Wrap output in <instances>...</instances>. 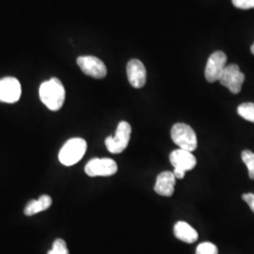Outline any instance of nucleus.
<instances>
[{
  "mask_svg": "<svg viewBox=\"0 0 254 254\" xmlns=\"http://www.w3.org/2000/svg\"><path fill=\"white\" fill-rule=\"evenodd\" d=\"M40 99L47 109L58 111L63 108L65 101V89L60 79L52 77L40 87Z\"/></svg>",
  "mask_w": 254,
  "mask_h": 254,
  "instance_id": "1",
  "label": "nucleus"
},
{
  "mask_svg": "<svg viewBox=\"0 0 254 254\" xmlns=\"http://www.w3.org/2000/svg\"><path fill=\"white\" fill-rule=\"evenodd\" d=\"M87 142L80 137H74L69 139L59 154L60 162L64 166H73L79 162L86 153Z\"/></svg>",
  "mask_w": 254,
  "mask_h": 254,
  "instance_id": "2",
  "label": "nucleus"
},
{
  "mask_svg": "<svg viewBox=\"0 0 254 254\" xmlns=\"http://www.w3.org/2000/svg\"><path fill=\"white\" fill-rule=\"evenodd\" d=\"M171 136L173 142L180 149L193 152L198 147V139L195 131L189 125L178 123L172 128Z\"/></svg>",
  "mask_w": 254,
  "mask_h": 254,
  "instance_id": "3",
  "label": "nucleus"
},
{
  "mask_svg": "<svg viewBox=\"0 0 254 254\" xmlns=\"http://www.w3.org/2000/svg\"><path fill=\"white\" fill-rule=\"evenodd\" d=\"M170 161L174 168L173 174L176 179H183L186 173L193 170L197 165V159L192 153L180 148L171 153Z\"/></svg>",
  "mask_w": 254,
  "mask_h": 254,
  "instance_id": "4",
  "label": "nucleus"
},
{
  "mask_svg": "<svg viewBox=\"0 0 254 254\" xmlns=\"http://www.w3.org/2000/svg\"><path fill=\"white\" fill-rule=\"evenodd\" d=\"M131 126L127 122H120L115 136L106 138V146L111 154H121L127 148L131 136Z\"/></svg>",
  "mask_w": 254,
  "mask_h": 254,
  "instance_id": "5",
  "label": "nucleus"
},
{
  "mask_svg": "<svg viewBox=\"0 0 254 254\" xmlns=\"http://www.w3.org/2000/svg\"><path fill=\"white\" fill-rule=\"evenodd\" d=\"M227 56L222 51H216L209 57L205 67V78L210 83L219 81L226 68Z\"/></svg>",
  "mask_w": 254,
  "mask_h": 254,
  "instance_id": "6",
  "label": "nucleus"
},
{
  "mask_svg": "<svg viewBox=\"0 0 254 254\" xmlns=\"http://www.w3.org/2000/svg\"><path fill=\"white\" fill-rule=\"evenodd\" d=\"M245 81V74L240 71V68L236 64L227 65L224 69L219 82L222 86L228 88L232 93H239L242 85Z\"/></svg>",
  "mask_w": 254,
  "mask_h": 254,
  "instance_id": "7",
  "label": "nucleus"
},
{
  "mask_svg": "<svg viewBox=\"0 0 254 254\" xmlns=\"http://www.w3.org/2000/svg\"><path fill=\"white\" fill-rule=\"evenodd\" d=\"M117 171V163L111 158H93L85 167V173L91 177L111 176Z\"/></svg>",
  "mask_w": 254,
  "mask_h": 254,
  "instance_id": "8",
  "label": "nucleus"
},
{
  "mask_svg": "<svg viewBox=\"0 0 254 254\" xmlns=\"http://www.w3.org/2000/svg\"><path fill=\"white\" fill-rule=\"evenodd\" d=\"M76 63L80 67L83 73L93 78H97V79L104 78L108 73V70L105 64L101 61L100 59L96 57H93V56L78 57Z\"/></svg>",
  "mask_w": 254,
  "mask_h": 254,
  "instance_id": "9",
  "label": "nucleus"
},
{
  "mask_svg": "<svg viewBox=\"0 0 254 254\" xmlns=\"http://www.w3.org/2000/svg\"><path fill=\"white\" fill-rule=\"evenodd\" d=\"M21 85L15 77H4L0 79V102L13 104L20 99Z\"/></svg>",
  "mask_w": 254,
  "mask_h": 254,
  "instance_id": "10",
  "label": "nucleus"
},
{
  "mask_svg": "<svg viewBox=\"0 0 254 254\" xmlns=\"http://www.w3.org/2000/svg\"><path fill=\"white\" fill-rule=\"evenodd\" d=\"M127 78L132 87L136 89L142 88L146 83L145 66L139 60H131L127 67Z\"/></svg>",
  "mask_w": 254,
  "mask_h": 254,
  "instance_id": "11",
  "label": "nucleus"
},
{
  "mask_svg": "<svg viewBox=\"0 0 254 254\" xmlns=\"http://www.w3.org/2000/svg\"><path fill=\"white\" fill-rule=\"evenodd\" d=\"M176 183V178L173 173L163 172L157 175L154 191L164 197H171L174 192V187Z\"/></svg>",
  "mask_w": 254,
  "mask_h": 254,
  "instance_id": "12",
  "label": "nucleus"
},
{
  "mask_svg": "<svg viewBox=\"0 0 254 254\" xmlns=\"http://www.w3.org/2000/svg\"><path fill=\"white\" fill-rule=\"evenodd\" d=\"M174 235L183 242L192 244L199 238L198 233L194 228L185 221H178L174 226Z\"/></svg>",
  "mask_w": 254,
  "mask_h": 254,
  "instance_id": "13",
  "label": "nucleus"
},
{
  "mask_svg": "<svg viewBox=\"0 0 254 254\" xmlns=\"http://www.w3.org/2000/svg\"><path fill=\"white\" fill-rule=\"evenodd\" d=\"M52 204V199L48 195H43L39 200H30L24 210L26 216H33L42 211H46Z\"/></svg>",
  "mask_w": 254,
  "mask_h": 254,
  "instance_id": "14",
  "label": "nucleus"
},
{
  "mask_svg": "<svg viewBox=\"0 0 254 254\" xmlns=\"http://www.w3.org/2000/svg\"><path fill=\"white\" fill-rule=\"evenodd\" d=\"M237 113L246 121L254 123V103L241 104L237 108Z\"/></svg>",
  "mask_w": 254,
  "mask_h": 254,
  "instance_id": "15",
  "label": "nucleus"
},
{
  "mask_svg": "<svg viewBox=\"0 0 254 254\" xmlns=\"http://www.w3.org/2000/svg\"><path fill=\"white\" fill-rule=\"evenodd\" d=\"M241 157L248 168L250 178L254 180V153L249 150H246L242 152Z\"/></svg>",
  "mask_w": 254,
  "mask_h": 254,
  "instance_id": "16",
  "label": "nucleus"
},
{
  "mask_svg": "<svg viewBox=\"0 0 254 254\" xmlns=\"http://www.w3.org/2000/svg\"><path fill=\"white\" fill-rule=\"evenodd\" d=\"M196 254H218L217 246L210 242H203L197 247Z\"/></svg>",
  "mask_w": 254,
  "mask_h": 254,
  "instance_id": "17",
  "label": "nucleus"
},
{
  "mask_svg": "<svg viewBox=\"0 0 254 254\" xmlns=\"http://www.w3.org/2000/svg\"><path fill=\"white\" fill-rule=\"evenodd\" d=\"M47 254H69V251L64 240L56 239L52 250H50Z\"/></svg>",
  "mask_w": 254,
  "mask_h": 254,
  "instance_id": "18",
  "label": "nucleus"
},
{
  "mask_svg": "<svg viewBox=\"0 0 254 254\" xmlns=\"http://www.w3.org/2000/svg\"><path fill=\"white\" fill-rule=\"evenodd\" d=\"M232 2L238 9H254V0H232Z\"/></svg>",
  "mask_w": 254,
  "mask_h": 254,
  "instance_id": "19",
  "label": "nucleus"
},
{
  "mask_svg": "<svg viewBox=\"0 0 254 254\" xmlns=\"http://www.w3.org/2000/svg\"><path fill=\"white\" fill-rule=\"evenodd\" d=\"M242 199L245 200L249 204V206L253 210L254 213V193H247L242 196Z\"/></svg>",
  "mask_w": 254,
  "mask_h": 254,
  "instance_id": "20",
  "label": "nucleus"
},
{
  "mask_svg": "<svg viewBox=\"0 0 254 254\" xmlns=\"http://www.w3.org/2000/svg\"><path fill=\"white\" fill-rule=\"evenodd\" d=\"M251 50H252V53L254 55V45L252 46V47H251Z\"/></svg>",
  "mask_w": 254,
  "mask_h": 254,
  "instance_id": "21",
  "label": "nucleus"
}]
</instances>
